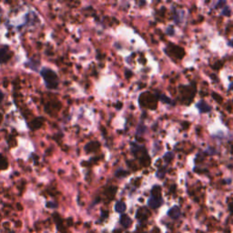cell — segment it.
I'll use <instances>...</instances> for the list:
<instances>
[{"instance_id": "1", "label": "cell", "mask_w": 233, "mask_h": 233, "mask_svg": "<svg viewBox=\"0 0 233 233\" xmlns=\"http://www.w3.org/2000/svg\"><path fill=\"white\" fill-rule=\"evenodd\" d=\"M40 74L46 83V86L48 89H56V87L58 86V77L53 70L49 69H43Z\"/></svg>"}, {"instance_id": "2", "label": "cell", "mask_w": 233, "mask_h": 233, "mask_svg": "<svg viewBox=\"0 0 233 233\" xmlns=\"http://www.w3.org/2000/svg\"><path fill=\"white\" fill-rule=\"evenodd\" d=\"M161 189L160 186H155L152 190H151V196L148 198V204L150 208L156 209L159 208L162 204V198H161Z\"/></svg>"}, {"instance_id": "3", "label": "cell", "mask_w": 233, "mask_h": 233, "mask_svg": "<svg viewBox=\"0 0 233 233\" xmlns=\"http://www.w3.org/2000/svg\"><path fill=\"white\" fill-rule=\"evenodd\" d=\"M10 58V52L9 48L6 46H1L0 47V63H6Z\"/></svg>"}, {"instance_id": "4", "label": "cell", "mask_w": 233, "mask_h": 233, "mask_svg": "<svg viewBox=\"0 0 233 233\" xmlns=\"http://www.w3.org/2000/svg\"><path fill=\"white\" fill-rule=\"evenodd\" d=\"M168 215L171 218H173V219H177V218H179V217H180V210H179V207L175 206V207L171 208V209L169 210Z\"/></svg>"}, {"instance_id": "5", "label": "cell", "mask_w": 233, "mask_h": 233, "mask_svg": "<svg viewBox=\"0 0 233 233\" xmlns=\"http://www.w3.org/2000/svg\"><path fill=\"white\" fill-rule=\"evenodd\" d=\"M120 223L123 227L125 228H128L130 227L131 223H132V220L130 219V218L127 215H121L120 217Z\"/></svg>"}, {"instance_id": "6", "label": "cell", "mask_w": 233, "mask_h": 233, "mask_svg": "<svg viewBox=\"0 0 233 233\" xmlns=\"http://www.w3.org/2000/svg\"><path fill=\"white\" fill-rule=\"evenodd\" d=\"M197 107L199 108L200 112H208V111H210V107L207 103H205L204 101L198 102Z\"/></svg>"}, {"instance_id": "7", "label": "cell", "mask_w": 233, "mask_h": 233, "mask_svg": "<svg viewBox=\"0 0 233 233\" xmlns=\"http://www.w3.org/2000/svg\"><path fill=\"white\" fill-rule=\"evenodd\" d=\"M116 210L119 213H123L126 210V204L123 201H119L116 204Z\"/></svg>"}, {"instance_id": "8", "label": "cell", "mask_w": 233, "mask_h": 233, "mask_svg": "<svg viewBox=\"0 0 233 233\" xmlns=\"http://www.w3.org/2000/svg\"><path fill=\"white\" fill-rule=\"evenodd\" d=\"M7 165H8V163L6 161V160L2 155H0V169H6V168H7Z\"/></svg>"}, {"instance_id": "9", "label": "cell", "mask_w": 233, "mask_h": 233, "mask_svg": "<svg viewBox=\"0 0 233 233\" xmlns=\"http://www.w3.org/2000/svg\"><path fill=\"white\" fill-rule=\"evenodd\" d=\"M3 98H4V95H3L2 92H0V103H1V101L3 100Z\"/></svg>"}, {"instance_id": "10", "label": "cell", "mask_w": 233, "mask_h": 233, "mask_svg": "<svg viewBox=\"0 0 233 233\" xmlns=\"http://www.w3.org/2000/svg\"><path fill=\"white\" fill-rule=\"evenodd\" d=\"M231 210H232V211H233V204L231 205Z\"/></svg>"}, {"instance_id": "11", "label": "cell", "mask_w": 233, "mask_h": 233, "mask_svg": "<svg viewBox=\"0 0 233 233\" xmlns=\"http://www.w3.org/2000/svg\"><path fill=\"white\" fill-rule=\"evenodd\" d=\"M0 10H1V8H0Z\"/></svg>"}]
</instances>
